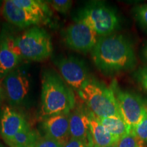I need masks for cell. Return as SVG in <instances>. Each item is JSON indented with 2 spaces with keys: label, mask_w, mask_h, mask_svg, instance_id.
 <instances>
[{
  "label": "cell",
  "mask_w": 147,
  "mask_h": 147,
  "mask_svg": "<svg viewBox=\"0 0 147 147\" xmlns=\"http://www.w3.org/2000/svg\"><path fill=\"white\" fill-rule=\"evenodd\" d=\"M91 56L97 69L107 76L132 70L137 64L133 45L121 34L99 37Z\"/></svg>",
  "instance_id": "6da1fadb"
},
{
  "label": "cell",
  "mask_w": 147,
  "mask_h": 147,
  "mask_svg": "<svg viewBox=\"0 0 147 147\" xmlns=\"http://www.w3.org/2000/svg\"><path fill=\"white\" fill-rule=\"evenodd\" d=\"M76 102L71 88L59 74L54 71H47L43 74L39 111L42 120L60 114L69 115L76 106Z\"/></svg>",
  "instance_id": "7a4b0ae2"
},
{
  "label": "cell",
  "mask_w": 147,
  "mask_h": 147,
  "mask_svg": "<svg viewBox=\"0 0 147 147\" xmlns=\"http://www.w3.org/2000/svg\"><path fill=\"white\" fill-rule=\"evenodd\" d=\"M78 94L97 118L122 117L113 88L96 79L90 78Z\"/></svg>",
  "instance_id": "3957f363"
},
{
  "label": "cell",
  "mask_w": 147,
  "mask_h": 147,
  "mask_svg": "<svg viewBox=\"0 0 147 147\" xmlns=\"http://www.w3.org/2000/svg\"><path fill=\"white\" fill-rule=\"evenodd\" d=\"M14 47L21 58L34 61L47 59L53 52L50 35L38 27L29 28L14 39Z\"/></svg>",
  "instance_id": "277c9868"
},
{
  "label": "cell",
  "mask_w": 147,
  "mask_h": 147,
  "mask_svg": "<svg viewBox=\"0 0 147 147\" xmlns=\"http://www.w3.org/2000/svg\"><path fill=\"white\" fill-rule=\"evenodd\" d=\"M75 21L85 23L100 37L112 34L119 25L115 11L100 2L90 3L80 10Z\"/></svg>",
  "instance_id": "5b68a950"
},
{
  "label": "cell",
  "mask_w": 147,
  "mask_h": 147,
  "mask_svg": "<svg viewBox=\"0 0 147 147\" xmlns=\"http://www.w3.org/2000/svg\"><path fill=\"white\" fill-rule=\"evenodd\" d=\"M111 87L115 93L121 116L131 129L140 122L147 110L145 101L136 93L121 89L115 81Z\"/></svg>",
  "instance_id": "8992f818"
},
{
  "label": "cell",
  "mask_w": 147,
  "mask_h": 147,
  "mask_svg": "<svg viewBox=\"0 0 147 147\" xmlns=\"http://www.w3.org/2000/svg\"><path fill=\"white\" fill-rule=\"evenodd\" d=\"M55 63L65 83L77 93L91 78L84 62L78 58L67 57L57 60Z\"/></svg>",
  "instance_id": "52a82bcc"
},
{
  "label": "cell",
  "mask_w": 147,
  "mask_h": 147,
  "mask_svg": "<svg viewBox=\"0 0 147 147\" xmlns=\"http://www.w3.org/2000/svg\"><path fill=\"white\" fill-rule=\"evenodd\" d=\"M96 32L80 21L69 25L64 31V42L71 50L87 53L93 50L98 37Z\"/></svg>",
  "instance_id": "ba28073f"
},
{
  "label": "cell",
  "mask_w": 147,
  "mask_h": 147,
  "mask_svg": "<svg viewBox=\"0 0 147 147\" xmlns=\"http://www.w3.org/2000/svg\"><path fill=\"white\" fill-rule=\"evenodd\" d=\"M3 87L11 105H18L25 100L29 91V81L25 73L21 69H14L5 76Z\"/></svg>",
  "instance_id": "9c48e42d"
},
{
  "label": "cell",
  "mask_w": 147,
  "mask_h": 147,
  "mask_svg": "<svg viewBox=\"0 0 147 147\" xmlns=\"http://www.w3.org/2000/svg\"><path fill=\"white\" fill-rule=\"evenodd\" d=\"M69 120L71 138L93 146L87 106L83 103L76 102V106L69 114Z\"/></svg>",
  "instance_id": "30bf717a"
},
{
  "label": "cell",
  "mask_w": 147,
  "mask_h": 147,
  "mask_svg": "<svg viewBox=\"0 0 147 147\" xmlns=\"http://www.w3.org/2000/svg\"><path fill=\"white\" fill-rule=\"evenodd\" d=\"M42 126L46 136L63 146H65L71 138L69 115L60 114L47 117L43 119Z\"/></svg>",
  "instance_id": "8fae6325"
},
{
  "label": "cell",
  "mask_w": 147,
  "mask_h": 147,
  "mask_svg": "<svg viewBox=\"0 0 147 147\" xmlns=\"http://www.w3.org/2000/svg\"><path fill=\"white\" fill-rule=\"evenodd\" d=\"M27 127L28 125L21 114L8 106L3 108L0 119V133L5 142Z\"/></svg>",
  "instance_id": "7c38bea8"
},
{
  "label": "cell",
  "mask_w": 147,
  "mask_h": 147,
  "mask_svg": "<svg viewBox=\"0 0 147 147\" xmlns=\"http://www.w3.org/2000/svg\"><path fill=\"white\" fill-rule=\"evenodd\" d=\"M1 13L8 22L21 28L38 25L42 22L38 17L29 13L25 9L17 6L12 0L4 1L1 8Z\"/></svg>",
  "instance_id": "4fadbf2b"
},
{
  "label": "cell",
  "mask_w": 147,
  "mask_h": 147,
  "mask_svg": "<svg viewBox=\"0 0 147 147\" xmlns=\"http://www.w3.org/2000/svg\"><path fill=\"white\" fill-rule=\"evenodd\" d=\"M20 57L14 47V40L3 38L0 41V78L13 71L19 62Z\"/></svg>",
  "instance_id": "5bb4252c"
},
{
  "label": "cell",
  "mask_w": 147,
  "mask_h": 147,
  "mask_svg": "<svg viewBox=\"0 0 147 147\" xmlns=\"http://www.w3.org/2000/svg\"><path fill=\"white\" fill-rule=\"evenodd\" d=\"M89 119L93 146H108L119 142L118 138L110 134L102 124L100 119L89 110Z\"/></svg>",
  "instance_id": "9a60e30c"
},
{
  "label": "cell",
  "mask_w": 147,
  "mask_h": 147,
  "mask_svg": "<svg viewBox=\"0 0 147 147\" xmlns=\"http://www.w3.org/2000/svg\"><path fill=\"white\" fill-rule=\"evenodd\" d=\"M40 138L38 132L27 127L6 142L10 147H36Z\"/></svg>",
  "instance_id": "2e32d148"
},
{
  "label": "cell",
  "mask_w": 147,
  "mask_h": 147,
  "mask_svg": "<svg viewBox=\"0 0 147 147\" xmlns=\"http://www.w3.org/2000/svg\"><path fill=\"white\" fill-rule=\"evenodd\" d=\"M99 119L106 129L119 139L131 132V128L122 117H109Z\"/></svg>",
  "instance_id": "e0dca14e"
},
{
  "label": "cell",
  "mask_w": 147,
  "mask_h": 147,
  "mask_svg": "<svg viewBox=\"0 0 147 147\" xmlns=\"http://www.w3.org/2000/svg\"><path fill=\"white\" fill-rule=\"evenodd\" d=\"M18 7L25 9L29 13L34 14L42 21L46 20L49 14L47 4L39 0H12Z\"/></svg>",
  "instance_id": "ac0fdd59"
},
{
  "label": "cell",
  "mask_w": 147,
  "mask_h": 147,
  "mask_svg": "<svg viewBox=\"0 0 147 147\" xmlns=\"http://www.w3.org/2000/svg\"><path fill=\"white\" fill-rule=\"evenodd\" d=\"M117 147H145V142L131 131L119 139Z\"/></svg>",
  "instance_id": "d6986e66"
},
{
  "label": "cell",
  "mask_w": 147,
  "mask_h": 147,
  "mask_svg": "<svg viewBox=\"0 0 147 147\" xmlns=\"http://www.w3.org/2000/svg\"><path fill=\"white\" fill-rule=\"evenodd\" d=\"M131 131L143 142H147V110L144 112L142 119L131 129Z\"/></svg>",
  "instance_id": "ffe728a7"
},
{
  "label": "cell",
  "mask_w": 147,
  "mask_h": 147,
  "mask_svg": "<svg viewBox=\"0 0 147 147\" xmlns=\"http://www.w3.org/2000/svg\"><path fill=\"white\" fill-rule=\"evenodd\" d=\"M134 18L143 28L147 30V4L139 5L133 10Z\"/></svg>",
  "instance_id": "44dd1931"
},
{
  "label": "cell",
  "mask_w": 147,
  "mask_h": 147,
  "mask_svg": "<svg viewBox=\"0 0 147 147\" xmlns=\"http://www.w3.org/2000/svg\"><path fill=\"white\" fill-rule=\"evenodd\" d=\"M134 78L141 87L147 92V66H141L134 73Z\"/></svg>",
  "instance_id": "7402d4cb"
},
{
  "label": "cell",
  "mask_w": 147,
  "mask_h": 147,
  "mask_svg": "<svg viewBox=\"0 0 147 147\" xmlns=\"http://www.w3.org/2000/svg\"><path fill=\"white\" fill-rule=\"evenodd\" d=\"M52 8L61 13H66L70 10L72 1L69 0H53L49 1Z\"/></svg>",
  "instance_id": "603a6c76"
},
{
  "label": "cell",
  "mask_w": 147,
  "mask_h": 147,
  "mask_svg": "<svg viewBox=\"0 0 147 147\" xmlns=\"http://www.w3.org/2000/svg\"><path fill=\"white\" fill-rule=\"evenodd\" d=\"M61 144L59 143L54 140L45 136L44 137L40 138L37 143L36 147H63Z\"/></svg>",
  "instance_id": "cb8c5ba5"
},
{
  "label": "cell",
  "mask_w": 147,
  "mask_h": 147,
  "mask_svg": "<svg viewBox=\"0 0 147 147\" xmlns=\"http://www.w3.org/2000/svg\"><path fill=\"white\" fill-rule=\"evenodd\" d=\"M63 147H93V146L88 144L87 143L80 140L71 138Z\"/></svg>",
  "instance_id": "d4e9b609"
},
{
  "label": "cell",
  "mask_w": 147,
  "mask_h": 147,
  "mask_svg": "<svg viewBox=\"0 0 147 147\" xmlns=\"http://www.w3.org/2000/svg\"><path fill=\"white\" fill-rule=\"evenodd\" d=\"M142 55L144 59L147 62V43L143 47L142 50Z\"/></svg>",
  "instance_id": "484cf974"
},
{
  "label": "cell",
  "mask_w": 147,
  "mask_h": 147,
  "mask_svg": "<svg viewBox=\"0 0 147 147\" xmlns=\"http://www.w3.org/2000/svg\"><path fill=\"white\" fill-rule=\"evenodd\" d=\"M118 146V142L117 143H115V144H111L110 145V146H104V147H117ZM93 147H100V146H93Z\"/></svg>",
  "instance_id": "4316f807"
},
{
  "label": "cell",
  "mask_w": 147,
  "mask_h": 147,
  "mask_svg": "<svg viewBox=\"0 0 147 147\" xmlns=\"http://www.w3.org/2000/svg\"><path fill=\"white\" fill-rule=\"evenodd\" d=\"M1 87H0V100H1Z\"/></svg>",
  "instance_id": "83f0119b"
},
{
  "label": "cell",
  "mask_w": 147,
  "mask_h": 147,
  "mask_svg": "<svg viewBox=\"0 0 147 147\" xmlns=\"http://www.w3.org/2000/svg\"><path fill=\"white\" fill-rule=\"evenodd\" d=\"M0 147H5V146H4V145H3V144H2V143L0 142Z\"/></svg>",
  "instance_id": "f1b7e54d"
},
{
  "label": "cell",
  "mask_w": 147,
  "mask_h": 147,
  "mask_svg": "<svg viewBox=\"0 0 147 147\" xmlns=\"http://www.w3.org/2000/svg\"><path fill=\"white\" fill-rule=\"evenodd\" d=\"M0 41H1V39H0Z\"/></svg>",
  "instance_id": "f546056e"
}]
</instances>
